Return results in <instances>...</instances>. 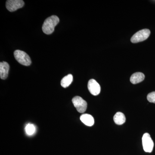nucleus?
Listing matches in <instances>:
<instances>
[{
  "mask_svg": "<svg viewBox=\"0 0 155 155\" xmlns=\"http://www.w3.org/2000/svg\"><path fill=\"white\" fill-rule=\"evenodd\" d=\"M60 21L58 17L53 15L47 18L42 25L43 31L47 35L51 34L54 31L55 27L58 25Z\"/></svg>",
  "mask_w": 155,
  "mask_h": 155,
  "instance_id": "f257e3e1",
  "label": "nucleus"
},
{
  "mask_svg": "<svg viewBox=\"0 0 155 155\" xmlns=\"http://www.w3.org/2000/svg\"><path fill=\"white\" fill-rule=\"evenodd\" d=\"M14 55L16 60L22 65L28 66L31 64V61L30 57L23 51L16 50L14 51Z\"/></svg>",
  "mask_w": 155,
  "mask_h": 155,
  "instance_id": "f03ea898",
  "label": "nucleus"
},
{
  "mask_svg": "<svg viewBox=\"0 0 155 155\" xmlns=\"http://www.w3.org/2000/svg\"><path fill=\"white\" fill-rule=\"evenodd\" d=\"M150 31L148 29H143L139 31L131 37L130 41L133 43H137L145 40L149 37Z\"/></svg>",
  "mask_w": 155,
  "mask_h": 155,
  "instance_id": "7ed1b4c3",
  "label": "nucleus"
},
{
  "mask_svg": "<svg viewBox=\"0 0 155 155\" xmlns=\"http://www.w3.org/2000/svg\"><path fill=\"white\" fill-rule=\"evenodd\" d=\"M72 102L76 108L78 112L83 113L86 110L87 103L82 98L79 96H75L72 98Z\"/></svg>",
  "mask_w": 155,
  "mask_h": 155,
  "instance_id": "20e7f679",
  "label": "nucleus"
},
{
  "mask_svg": "<svg viewBox=\"0 0 155 155\" xmlns=\"http://www.w3.org/2000/svg\"><path fill=\"white\" fill-rule=\"evenodd\" d=\"M142 144L145 152L147 153L152 152L154 143L149 134L146 133L143 136Z\"/></svg>",
  "mask_w": 155,
  "mask_h": 155,
  "instance_id": "39448f33",
  "label": "nucleus"
},
{
  "mask_svg": "<svg viewBox=\"0 0 155 155\" xmlns=\"http://www.w3.org/2000/svg\"><path fill=\"white\" fill-rule=\"evenodd\" d=\"M24 2L22 0H8L6 2V7L10 12H14L24 6Z\"/></svg>",
  "mask_w": 155,
  "mask_h": 155,
  "instance_id": "423d86ee",
  "label": "nucleus"
},
{
  "mask_svg": "<svg viewBox=\"0 0 155 155\" xmlns=\"http://www.w3.org/2000/svg\"><path fill=\"white\" fill-rule=\"evenodd\" d=\"M87 87L89 91L91 94L94 96H97L100 93L101 86L94 79H90L89 81Z\"/></svg>",
  "mask_w": 155,
  "mask_h": 155,
  "instance_id": "0eeeda50",
  "label": "nucleus"
},
{
  "mask_svg": "<svg viewBox=\"0 0 155 155\" xmlns=\"http://www.w3.org/2000/svg\"><path fill=\"white\" fill-rule=\"evenodd\" d=\"M10 66L7 62L3 61L0 63V77L5 80L8 77Z\"/></svg>",
  "mask_w": 155,
  "mask_h": 155,
  "instance_id": "6e6552de",
  "label": "nucleus"
},
{
  "mask_svg": "<svg viewBox=\"0 0 155 155\" xmlns=\"http://www.w3.org/2000/svg\"><path fill=\"white\" fill-rule=\"evenodd\" d=\"M80 120L87 126H93L94 123V120L93 117L90 114H82L80 116Z\"/></svg>",
  "mask_w": 155,
  "mask_h": 155,
  "instance_id": "1a4fd4ad",
  "label": "nucleus"
},
{
  "mask_svg": "<svg viewBox=\"0 0 155 155\" xmlns=\"http://www.w3.org/2000/svg\"><path fill=\"white\" fill-rule=\"evenodd\" d=\"M145 78V75L143 73L140 72H135L131 75L130 78V81L133 84L141 82Z\"/></svg>",
  "mask_w": 155,
  "mask_h": 155,
  "instance_id": "9d476101",
  "label": "nucleus"
},
{
  "mask_svg": "<svg viewBox=\"0 0 155 155\" xmlns=\"http://www.w3.org/2000/svg\"><path fill=\"white\" fill-rule=\"evenodd\" d=\"M114 122L118 125H121L124 124L126 121L125 115L121 112H117L114 117Z\"/></svg>",
  "mask_w": 155,
  "mask_h": 155,
  "instance_id": "9b49d317",
  "label": "nucleus"
},
{
  "mask_svg": "<svg viewBox=\"0 0 155 155\" xmlns=\"http://www.w3.org/2000/svg\"><path fill=\"white\" fill-rule=\"evenodd\" d=\"M73 81V76L71 74H69L63 78L61 81V86L64 88L68 87L72 83Z\"/></svg>",
  "mask_w": 155,
  "mask_h": 155,
  "instance_id": "f8f14e48",
  "label": "nucleus"
},
{
  "mask_svg": "<svg viewBox=\"0 0 155 155\" xmlns=\"http://www.w3.org/2000/svg\"><path fill=\"white\" fill-rule=\"evenodd\" d=\"M25 130L28 135H32L35 133L36 128L33 124H28L25 127Z\"/></svg>",
  "mask_w": 155,
  "mask_h": 155,
  "instance_id": "ddd939ff",
  "label": "nucleus"
},
{
  "mask_svg": "<svg viewBox=\"0 0 155 155\" xmlns=\"http://www.w3.org/2000/svg\"><path fill=\"white\" fill-rule=\"evenodd\" d=\"M147 99L150 102L155 104V91L149 94L147 96Z\"/></svg>",
  "mask_w": 155,
  "mask_h": 155,
  "instance_id": "4468645a",
  "label": "nucleus"
}]
</instances>
